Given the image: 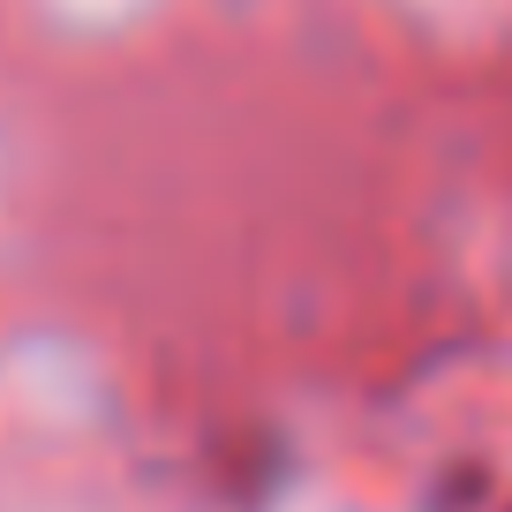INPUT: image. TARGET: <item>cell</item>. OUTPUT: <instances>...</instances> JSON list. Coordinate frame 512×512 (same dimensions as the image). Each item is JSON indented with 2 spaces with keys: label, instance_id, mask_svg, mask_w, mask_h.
<instances>
[]
</instances>
